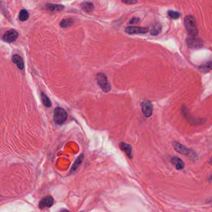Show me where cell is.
Wrapping results in <instances>:
<instances>
[{
  "mask_svg": "<svg viewBox=\"0 0 212 212\" xmlns=\"http://www.w3.org/2000/svg\"><path fill=\"white\" fill-rule=\"evenodd\" d=\"M184 26L190 36L195 37L199 34L195 18L192 15H187L184 18Z\"/></svg>",
  "mask_w": 212,
  "mask_h": 212,
  "instance_id": "6da1fadb",
  "label": "cell"
},
{
  "mask_svg": "<svg viewBox=\"0 0 212 212\" xmlns=\"http://www.w3.org/2000/svg\"><path fill=\"white\" fill-rule=\"evenodd\" d=\"M173 146L174 149L179 154L183 155H185V156L188 157L194 160H196L198 159V155L197 153L193 150L187 148L186 147L182 145L178 142H174L173 143Z\"/></svg>",
  "mask_w": 212,
  "mask_h": 212,
  "instance_id": "7a4b0ae2",
  "label": "cell"
},
{
  "mask_svg": "<svg viewBox=\"0 0 212 212\" xmlns=\"http://www.w3.org/2000/svg\"><path fill=\"white\" fill-rule=\"evenodd\" d=\"M67 114L64 109L57 107L54 111V120L57 124H62L67 120Z\"/></svg>",
  "mask_w": 212,
  "mask_h": 212,
  "instance_id": "3957f363",
  "label": "cell"
},
{
  "mask_svg": "<svg viewBox=\"0 0 212 212\" xmlns=\"http://www.w3.org/2000/svg\"><path fill=\"white\" fill-rule=\"evenodd\" d=\"M96 80L98 85L105 92H109L111 89V85L109 83L107 76L104 74L98 73L96 75Z\"/></svg>",
  "mask_w": 212,
  "mask_h": 212,
  "instance_id": "277c9868",
  "label": "cell"
},
{
  "mask_svg": "<svg viewBox=\"0 0 212 212\" xmlns=\"http://www.w3.org/2000/svg\"><path fill=\"white\" fill-rule=\"evenodd\" d=\"M141 107H142V112L144 116L149 118L152 113V105L147 100L143 101L141 103Z\"/></svg>",
  "mask_w": 212,
  "mask_h": 212,
  "instance_id": "5b68a950",
  "label": "cell"
},
{
  "mask_svg": "<svg viewBox=\"0 0 212 212\" xmlns=\"http://www.w3.org/2000/svg\"><path fill=\"white\" fill-rule=\"evenodd\" d=\"M18 32L15 30L12 29L5 32L3 36V40L7 42L11 43V42H15L18 39Z\"/></svg>",
  "mask_w": 212,
  "mask_h": 212,
  "instance_id": "8992f818",
  "label": "cell"
},
{
  "mask_svg": "<svg viewBox=\"0 0 212 212\" xmlns=\"http://www.w3.org/2000/svg\"><path fill=\"white\" fill-rule=\"evenodd\" d=\"M126 32L130 34H144L148 32V29L139 26H129L126 29Z\"/></svg>",
  "mask_w": 212,
  "mask_h": 212,
  "instance_id": "52a82bcc",
  "label": "cell"
},
{
  "mask_svg": "<svg viewBox=\"0 0 212 212\" xmlns=\"http://www.w3.org/2000/svg\"><path fill=\"white\" fill-rule=\"evenodd\" d=\"M54 203V199L51 196H47L42 199L39 202V208L43 209L44 208H49L52 207Z\"/></svg>",
  "mask_w": 212,
  "mask_h": 212,
  "instance_id": "ba28073f",
  "label": "cell"
},
{
  "mask_svg": "<svg viewBox=\"0 0 212 212\" xmlns=\"http://www.w3.org/2000/svg\"><path fill=\"white\" fill-rule=\"evenodd\" d=\"M119 147L121 150L123 151L129 158L131 159L132 158V147L130 144L125 143L124 142H121L119 143Z\"/></svg>",
  "mask_w": 212,
  "mask_h": 212,
  "instance_id": "9c48e42d",
  "label": "cell"
},
{
  "mask_svg": "<svg viewBox=\"0 0 212 212\" xmlns=\"http://www.w3.org/2000/svg\"><path fill=\"white\" fill-rule=\"evenodd\" d=\"M12 61L17 66V67L20 69L23 70L24 68V62L23 60V59L21 57V56H19L18 54H15L13 55L12 57Z\"/></svg>",
  "mask_w": 212,
  "mask_h": 212,
  "instance_id": "30bf717a",
  "label": "cell"
},
{
  "mask_svg": "<svg viewBox=\"0 0 212 212\" xmlns=\"http://www.w3.org/2000/svg\"><path fill=\"white\" fill-rule=\"evenodd\" d=\"M171 162L172 163V164H174L177 170H181V169H183L185 166L182 160H181V159L176 156H174L171 159Z\"/></svg>",
  "mask_w": 212,
  "mask_h": 212,
  "instance_id": "8fae6325",
  "label": "cell"
},
{
  "mask_svg": "<svg viewBox=\"0 0 212 212\" xmlns=\"http://www.w3.org/2000/svg\"><path fill=\"white\" fill-rule=\"evenodd\" d=\"M188 44L191 47H199V46H203V42L200 39H197L194 38H188L187 40Z\"/></svg>",
  "mask_w": 212,
  "mask_h": 212,
  "instance_id": "7c38bea8",
  "label": "cell"
},
{
  "mask_svg": "<svg viewBox=\"0 0 212 212\" xmlns=\"http://www.w3.org/2000/svg\"><path fill=\"white\" fill-rule=\"evenodd\" d=\"M46 9L51 11H60L64 8V6L62 4H47Z\"/></svg>",
  "mask_w": 212,
  "mask_h": 212,
  "instance_id": "4fadbf2b",
  "label": "cell"
},
{
  "mask_svg": "<svg viewBox=\"0 0 212 212\" xmlns=\"http://www.w3.org/2000/svg\"><path fill=\"white\" fill-rule=\"evenodd\" d=\"M161 30H162L161 26L159 24L156 23V24H154L152 26L150 33L152 36H157V35H158L161 32Z\"/></svg>",
  "mask_w": 212,
  "mask_h": 212,
  "instance_id": "5bb4252c",
  "label": "cell"
},
{
  "mask_svg": "<svg viewBox=\"0 0 212 212\" xmlns=\"http://www.w3.org/2000/svg\"><path fill=\"white\" fill-rule=\"evenodd\" d=\"M83 154H81L80 156L76 159V160L75 161L74 164L72 165V168H71V170H70V172H74L77 170V169H78V167H79V166L81 164L83 160Z\"/></svg>",
  "mask_w": 212,
  "mask_h": 212,
  "instance_id": "9a60e30c",
  "label": "cell"
},
{
  "mask_svg": "<svg viewBox=\"0 0 212 212\" xmlns=\"http://www.w3.org/2000/svg\"><path fill=\"white\" fill-rule=\"evenodd\" d=\"M40 97H41V100L42 103L44 105L45 107H51L52 106V103L51 102V100H49V98L47 97V96L43 92L41 93L40 95Z\"/></svg>",
  "mask_w": 212,
  "mask_h": 212,
  "instance_id": "2e32d148",
  "label": "cell"
},
{
  "mask_svg": "<svg viewBox=\"0 0 212 212\" xmlns=\"http://www.w3.org/2000/svg\"><path fill=\"white\" fill-rule=\"evenodd\" d=\"M82 8L84 11H85L87 12H91L93 10L94 6L93 3H91L90 2H85L82 4Z\"/></svg>",
  "mask_w": 212,
  "mask_h": 212,
  "instance_id": "e0dca14e",
  "label": "cell"
},
{
  "mask_svg": "<svg viewBox=\"0 0 212 212\" xmlns=\"http://www.w3.org/2000/svg\"><path fill=\"white\" fill-rule=\"evenodd\" d=\"M73 23H74V21L72 19H64L61 21V23H60V26L63 28H65L72 26Z\"/></svg>",
  "mask_w": 212,
  "mask_h": 212,
  "instance_id": "ac0fdd59",
  "label": "cell"
},
{
  "mask_svg": "<svg viewBox=\"0 0 212 212\" xmlns=\"http://www.w3.org/2000/svg\"><path fill=\"white\" fill-rule=\"evenodd\" d=\"M29 15L28 11L26 10H22L19 13V19L21 21H25L29 18Z\"/></svg>",
  "mask_w": 212,
  "mask_h": 212,
  "instance_id": "d6986e66",
  "label": "cell"
},
{
  "mask_svg": "<svg viewBox=\"0 0 212 212\" xmlns=\"http://www.w3.org/2000/svg\"><path fill=\"white\" fill-rule=\"evenodd\" d=\"M167 14H168V16L169 17H170L172 19H174L179 18L180 17V14L179 12L172 11V10L169 11Z\"/></svg>",
  "mask_w": 212,
  "mask_h": 212,
  "instance_id": "ffe728a7",
  "label": "cell"
},
{
  "mask_svg": "<svg viewBox=\"0 0 212 212\" xmlns=\"http://www.w3.org/2000/svg\"><path fill=\"white\" fill-rule=\"evenodd\" d=\"M122 2L124 4H133L136 3L138 1H136V0H127V1H125V0H123Z\"/></svg>",
  "mask_w": 212,
  "mask_h": 212,
  "instance_id": "44dd1931",
  "label": "cell"
},
{
  "mask_svg": "<svg viewBox=\"0 0 212 212\" xmlns=\"http://www.w3.org/2000/svg\"><path fill=\"white\" fill-rule=\"evenodd\" d=\"M139 21V19L137 18H134L132 19H131V21H130V23L131 24H136L138 23Z\"/></svg>",
  "mask_w": 212,
  "mask_h": 212,
  "instance_id": "7402d4cb",
  "label": "cell"
},
{
  "mask_svg": "<svg viewBox=\"0 0 212 212\" xmlns=\"http://www.w3.org/2000/svg\"><path fill=\"white\" fill-rule=\"evenodd\" d=\"M59 212H70V211H69L68 210H67L66 209H62Z\"/></svg>",
  "mask_w": 212,
  "mask_h": 212,
  "instance_id": "603a6c76",
  "label": "cell"
}]
</instances>
